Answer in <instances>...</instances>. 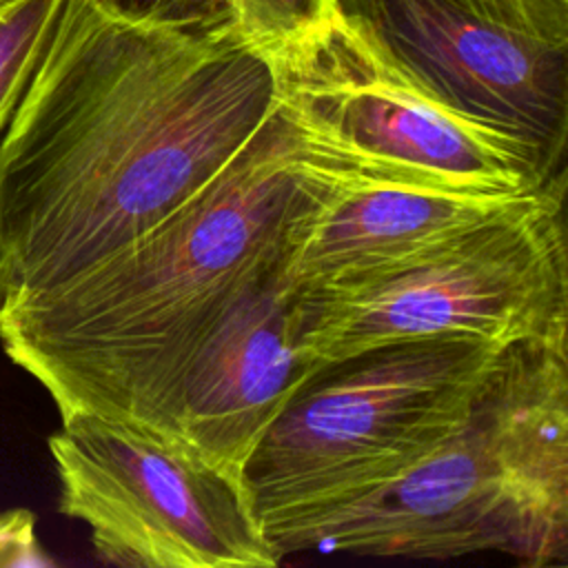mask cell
I'll list each match as a JSON object with an SVG mask.
<instances>
[{
    "label": "cell",
    "mask_w": 568,
    "mask_h": 568,
    "mask_svg": "<svg viewBox=\"0 0 568 568\" xmlns=\"http://www.w3.org/2000/svg\"><path fill=\"white\" fill-rule=\"evenodd\" d=\"M324 184L277 104L260 133L149 233L53 288L0 306L2 351L60 415L89 410L160 426L191 346L288 257L295 222Z\"/></svg>",
    "instance_id": "cell-2"
},
{
    "label": "cell",
    "mask_w": 568,
    "mask_h": 568,
    "mask_svg": "<svg viewBox=\"0 0 568 568\" xmlns=\"http://www.w3.org/2000/svg\"><path fill=\"white\" fill-rule=\"evenodd\" d=\"M18 2H22V0H0V16H4L7 11H11Z\"/></svg>",
    "instance_id": "cell-16"
},
{
    "label": "cell",
    "mask_w": 568,
    "mask_h": 568,
    "mask_svg": "<svg viewBox=\"0 0 568 568\" xmlns=\"http://www.w3.org/2000/svg\"><path fill=\"white\" fill-rule=\"evenodd\" d=\"M268 58L306 164L333 180L488 195L566 180L521 140L428 95L344 11Z\"/></svg>",
    "instance_id": "cell-6"
},
{
    "label": "cell",
    "mask_w": 568,
    "mask_h": 568,
    "mask_svg": "<svg viewBox=\"0 0 568 568\" xmlns=\"http://www.w3.org/2000/svg\"><path fill=\"white\" fill-rule=\"evenodd\" d=\"M242 38L271 55L342 13L339 0H222Z\"/></svg>",
    "instance_id": "cell-12"
},
{
    "label": "cell",
    "mask_w": 568,
    "mask_h": 568,
    "mask_svg": "<svg viewBox=\"0 0 568 568\" xmlns=\"http://www.w3.org/2000/svg\"><path fill=\"white\" fill-rule=\"evenodd\" d=\"M286 260L248 284L204 328L180 364L160 415V426L180 433L237 479L266 428L320 366L302 342Z\"/></svg>",
    "instance_id": "cell-9"
},
{
    "label": "cell",
    "mask_w": 568,
    "mask_h": 568,
    "mask_svg": "<svg viewBox=\"0 0 568 568\" xmlns=\"http://www.w3.org/2000/svg\"><path fill=\"white\" fill-rule=\"evenodd\" d=\"M339 7L428 95L566 171L568 42L510 29L462 0H339Z\"/></svg>",
    "instance_id": "cell-8"
},
{
    "label": "cell",
    "mask_w": 568,
    "mask_h": 568,
    "mask_svg": "<svg viewBox=\"0 0 568 568\" xmlns=\"http://www.w3.org/2000/svg\"><path fill=\"white\" fill-rule=\"evenodd\" d=\"M506 348L450 333L320 364L242 470L260 524L371 490L435 453L466 424Z\"/></svg>",
    "instance_id": "cell-4"
},
{
    "label": "cell",
    "mask_w": 568,
    "mask_h": 568,
    "mask_svg": "<svg viewBox=\"0 0 568 568\" xmlns=\"http://www.w3.org/2000/svg\"><path fill=\"white\" fill-rule=\"evenodd\" d=\"M521 197L339 182L326 175L324 189L295 222L288 280L302 291L397 264Z\"/></svg>",
    "instance_id": "cell-10"
},
{
    "label": "cell",
    "mask_w": 568,
    "mask_h": 568,
    "mask_svg": "<svg viewBox=\"0 0 568 568\" xmlns=\"http://www.w3.org/2000/svg\"><path fill=\"white\" fill-rule=\"evenodd\" d=\"M36 535V517L31 510L11 508L0 513V566H51Z\"/></svg>",
    "instance_id": "cell-14"
},
{
    "label": "cell",
    "mask_w": 568,
    "mask_h": 568,
    "mask_svg": "<svg viewBox=\"0 0 568 568\" xmlns=\"http://www.w3.org/2000/svg\"><path fill=\"white\" fill-rule=\"evenodd\" d=\"M275 109L273 62L231 20L64 0L0 135V306L149 233Z\"/></svg>",
    "instance_id": "cell-1"
},
{
    "label": "cell",
    "mask_w": 568,
    "mask_h": 568,
    "mask_svg": "<svg viewBox=\"0 0 568 568\" xmlns=\"http://www.w3.org/2000/svg\"><path fill=\"white\" fill-rule=\"evenodd\" d=\"M120 7L160 18H202L229 20L222 0H113Z\"/></svg>",
    "instance_id": "cell-15"
},
{
    "label": "cell",
    "mask_w": 568,
    "mask_h": 568,
    "mask_svg": "<svg viewBox=\"0 0 568 568\" xmlns=\"http://www.w3.org/2000/svg\"><path fill=\"white\" fill-rule=\"evenodd\" d=\"M49 453L62 515L82 521L104 564L135 568H273L242 479L180 433L89 410L60 415Z\"/></svg>",
    "instance_id": "cell-7"
},
{
    "label": "cell",
    "mask_w": 568,
    "mask_h": 568,
    "mask_svg": "<svg viewBox=\"0 0 568 568\" xmlns=\"http://www.w3.org/2000/svg\"><path fill=\"white\" fill-rule=\"evenodd\" d=\"M282 561L326 550L450 559L499 552L532 568L568 552V337L506 348L466 424L371 490L266 519Z\"/></svg>",
    "instance_id": "cell-3"
},
{
    "label": "cell",
    "mask_w": 568,
    "mask_h": 568,
    "mask_svg": "<svg viewBox=\"0 0 568 568\" xmlns=\"http://www.w3.org/2000/svg\"><path fill=\"white\" fill-rule=\"evenodd\" d=\"M566 180L397 264L295 288L315 364L430 335L501 346L568 337Z\"/></svg>",
    "instance_id": "cell-5"
},
{
    "label": "cell",
    "mask_w": 568,
    "mask_h": 568,
    "mask_svg": "<svg viewBox=\"0 0 568 568\" xmlns=\"http://www.w3.org/2000/svg\"><path fill=\"white\" fill-rule=\"evenodd\" d=\"M64 0H22L0 16V135L9 124Z\"/></svg>",
    "instance_id": "cell-11"
},
{
    "label": "cell",
    "mask_w": 568,
    "mask_h": 568,
    "mask_svg": "<svg viewBox=\"0 0 568 568\" xmlns=\"http://www.w3.org/2000/svg\"><path fill=\"white\" fill-rule=\"evenodd\" d=\"M479 16L552 42H568V0H462Z\"/></svg>",
    "instance_id": "cell-13"
}]
</instances>
